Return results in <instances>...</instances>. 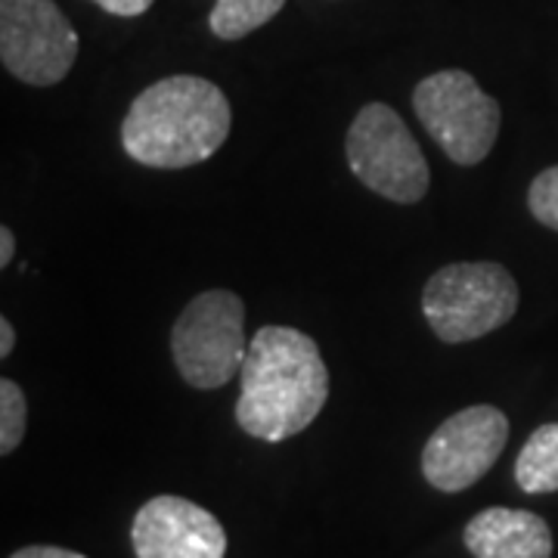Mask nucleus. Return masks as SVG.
<instances>
[{
	"instance_id": "1",
	"label": "nucleus",
	"mask_w": 558,
	"mask_h": 558,
	"mask_svg": "<svg viewBox=\"0 0 558 558\" xmlns=\"http://www.w3.org/2000/svg\"><path fill=\"white\" fill-rule=\"evenodd\" d=\"M329 400V369L317 341L292 326H260L240 369L236 422L245 435L279 444L311 428Z\"/></svg>"
},
{
	"instance_id": "2",
	"label": "nucleus",
	"mask_w": 558,
	"mask_h": 558,
	"mask_svg": "<svg viewBox=\"0 0 558 558\" xmlns=\"http://www.w3.org/2000/svg\"><path fill=\"white\" fill-rule=\"evenodd\" d=\"M233 109L215 81L171 75L149 84L121 121L131 159L159 171H180L211 159L230 137Z\"/></svg>"
},
{
	"instance_id": "3",
	"label": "nucleus",
	"mask_w": 558,
	"mask_h": 558,
	"mask_svg": "<svg viewBox=\"0 0 558 558\" xmlns=\"http://www.w3.org/2000/svg\"><path fill=\"white\" fill-rule=\"evenodd\" d=\"M519 311V282L494 260H459L425 282L422 314L447 344L475 341L502 329Z\"/></svg>"
},
{
	"instance_id": "4",
	"label": "nucleus",
	"mask_w": 558,
	"mask_h": 558,
	"mask_svg": "<svg viewBox=\"0 0 558 558\" xmlns=\"http://www.w3.org/2000/svg\"><path fill=\"white\" fill-rule=\"evenodd\" d=\"M344 156L351 174L381 199L413 205L428 193V161L398 109L385 102H366L360 109L348 128Z\"/></svg>"
},
{
	"instance_id": "5",
	"label": "nucleus",
	"mask_w": 558,
	"mask_h": 558,
	"mask_svg": "<svg viewBox=\"0 0 558 558\" xmlns=\"http://www.w3.org/2000/svg\"><path fill=\"white\" fill-rule=\"evenodd\" d=\"M245 304L227 289L202 292L171 329V357L180 379L199 391L223 388L245 363Z\"/></svg>"
},
{
	"instance_id": "6",
	"label": "nucleus",
	"mask_w": 558,
	"mask_h": 558,
	"mask_svg": "<svg viewBox=\"0 0 558 558\" xmlns=\"http://www.w3.org/2000/svg\"><path fill=\"white\" fill-rule=\"evenodd\" d=\"M413 109L422 128L457 165H478L499 137L502 109L462 69H444L422 78L413 90Z\"/></svg>"
},
{
	"instance_id": "7",
	"label": "nucleus",
	"mask_w": 558,
	"mask_h": 558,
	"mask_svg": "<svg viewBox=\"0 0 558 558\" xmlns=\"http://www.w3.org/2000/svg\"><path fill=\"white\" fill-rule=\"evenodd\" d=\"M81 40L53 0H0V62L22 84H60L78 60Z\"/></svg>"
},
{
	"instance_id": "8",
	"label": "nucleus",
	"mask_w": 558,
	"mask_h": 558,
	"mask_svg": "<svg viewBox=\"0 0 558 558\" xmlns=\"http://www.w3.org/2000/svg\"><path fill=\"white\" fill-rule=\"evenodd\" d=\"M509 444V418L490 403L465 407L444 418L422 450V475L440 494L478 484Z\"/></svg>"
},
{
	"instance_id": "9",
	"label": "nucleus",
	"mask_w": 558,
	"mask_h": 558,
	"mask_svg": "<svg viewBox=\"0 0 558 558\" xmlns=\"http://www.w3.org/2000/svg\"><path fill=\"white\" fill-rule=\"evenodd\" d=\"M137 558H223L227 531L208 509L183 497L143 502L131 527Z\"/></svg>"
},
{
	"instance_id": "10",
	"label": "nucleus",
	"mask_w": 558,
	"mask_h": 558,
	"mask_svg": "<svg viewBox=\"0 0 558 558\" xmlns=\"http://www.w3.org/2000/svg\"><path fill=\"white\" fill-rule=\"evenodd\" d=\"M462 543L475 558H553V531L527 509L490 506L465 524Z\"/></svg>"
},
{
	"instance_id": "11",
	"label": "nucleus",
	"mask_w": 558,
	"mask_h": 558,
	"mask_svg": "<svg viewBox=\"0 0 558 558\" xmlns=\"http://www.w3.org/2000/svg\"><path fill=\"white\" fill-rule=\"evenodd\" d=\"M515 481L524 494L558 490V422L539 425L515 459Z\"/></svg>"
},
{
	"instance_id": "12",
	"label": "nucleus",
	"mask_w": 558,
	"mask_h": 558,
	"mask_svg": "<svg viewBox=\"0 0 558 558\" xmlns=\"http://www.w3.org/2000/svg\"><path fill=\"white\" fill-rule=\"evenodd\" d=\"M282 7L286 0H215L208 25L220 40H240L267 25Z\"/></svg>"
},
{
	"instance_id": "13",
	"label": "nucleus",
	"mask_w": 558,
	"mask_h": 558,
	"mask_svg": "<svg viewBox=\"0 0 558 558\" xmlns=\"http://www.w3.org/2000/svg\"><path fill=\"white\" fill-rule=\"evenodd\" d=\"M28 428V400L13 379H0V453L10 457Z\"/></svg>"
},
{
	"instance_id": "14",
	"label": "nucleus",
	"mask_w": 558,
	"mask_h": 558,
	"mask_svg": "<svg viewBox=\"0 0 558 558\" xmlns=\"http://www.w3.org/2000/svg\"><path fill=\"white\" fill-rule=\"evenodd\" d=\"M527 208L543 227L558 230V165L539 171L534 178L531 190H527Z\"/></svg>"
},
{
	"instance_id": "15",
	"label": "nucleus",
	"mask_w": 558,
	"mask_h": 558,
	"mask_svg": "<svg viewBox=\"0 0 558 558\" xmlns=\"http://www.w3.org/2000/svg\"><path fill=\"white\" fill-rule=\"evenodd\" d=\"M97 7H102L106 13H112V16H124V20H131V16H143L156 0H94Z\"/></svg>"
},
{
	"instance_id": "16",
	"label": "nucleus",
	"mask_w": 558,
	"mask_h": 558,
	"mask_svg": "<svg viewBox=\"0 0 558 558\" xmlns=\"http://www.w3.org/2000/svg\"><path fill=\"white\" fill-rule=\"evenodd\" d=\"M10 558H87L75 549H62V546H25L16 549Z\"/></svg>"
},
{
	"instance_id": "17",
	"label": "nucleus",
	"mask_w": 558,
	"mask_h": 558,
	"mask_svg": "<svg viewBox=\"0 0 558 558\" xmlns=\"http://www.w3.org/2000/svg\"><path fill=\"white\" fill-rule=\"evenodd\" d=\"M16 255V236L10 227H0V267H10Z\"/></svg>"
},
{
	"instance_id": "18",
	"label": "nucleus",
	"mask_w": 558,
	"mask_h": 558,
	"mask_svg": "<svg viewBox=\"0 0 558 558\" xmlns=\"http://www.w3.org/2000/svg\"><path fill=\"white\" fill-rule=\"evenodd\" d=\"M13 344H16V329L7 317H0V357L7 360L13 354Z\"/></svg>"
}]
</instances>
